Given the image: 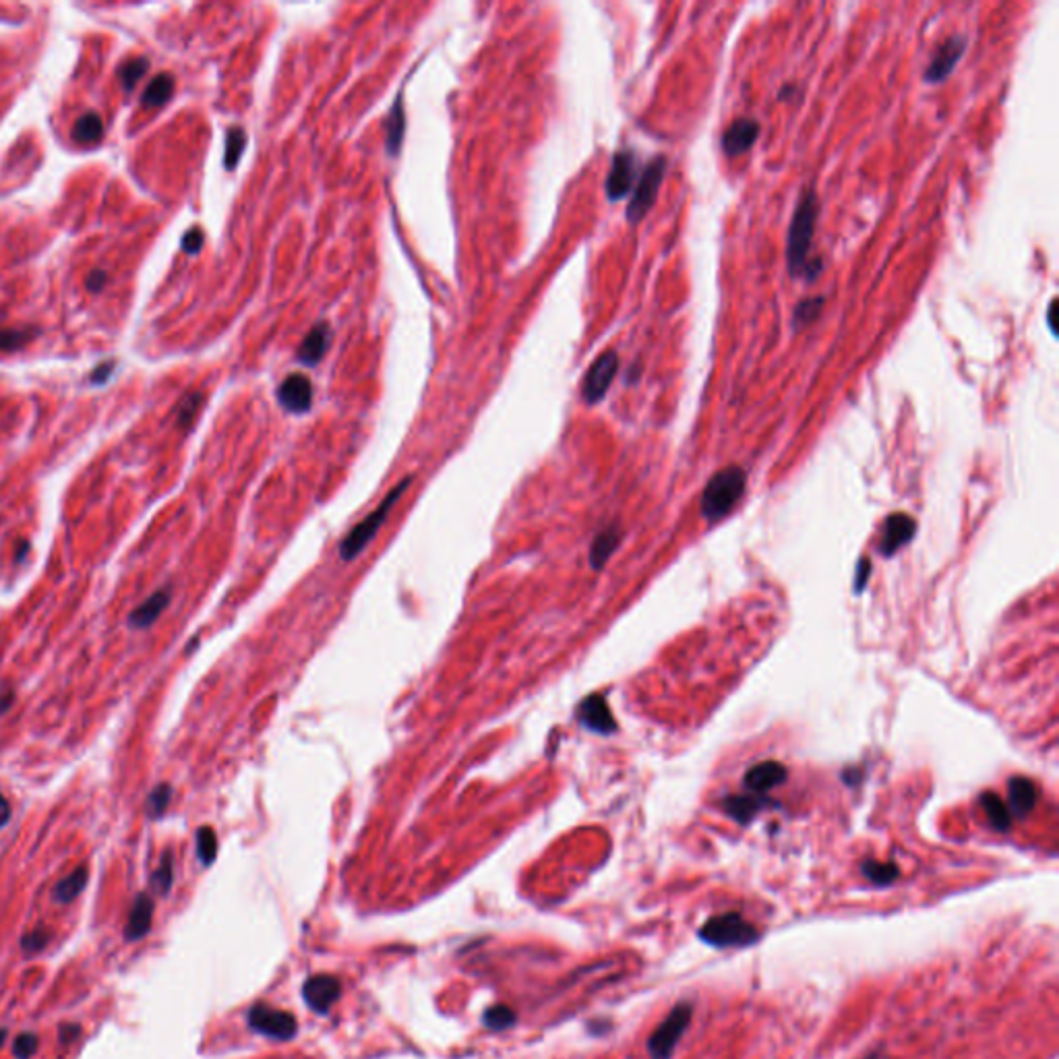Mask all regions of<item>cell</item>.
<instances>
[{
	"mask_svg": "<svg viewBox=\"0 0 1059 1059\" xmlns=\"http://www.w3.org/2000/svg\"><path fill=\"white\" fill-rule=\"evenodd\" d=\"M698 937L707 946L725 948H750L761 940V931L747 921L737 910L714 915L699 927Z\"/></svg>",
	"mask_w": 1059,
	"mask_h": 1059,
	"instance_id": "cell-1",
	"label": "cell"
},
{
	"mask_svg": "<svg viewBox=\"0 0 1059 1059\" xmlns=\"http://www.w3.org/2000/svg\"><path fill=\"white\" fill-rule=\"evenodd\" d=\"M818 213H820L818 197H815L813 191H807L801 197L797 209H794L791 230H788L786 257H788V267H791L793 275L803 273V269H805V265L809 263V248H812V242H813L815 224H818Z\"/></svg>",
	"mask_w": 1059,
	"mask_h": 1059,
	"instance_id": "cell-2",
	"label": "cell"
},
{
	"mask_svg": "<svg viewBox=\"0 0 1059 1059\" xmlns=\"http://www.w3.org/2000/svg\"><path fill=\"white\" fill-rule=\"evenodd\" d=\"M410 484H412V476L404 478L402 482H397L394 489H391L386 499L377 505V508L370 511V514L362 519L359 525H354L352 530L348 532V536L343 538L342 544H340V557L343 561H354L356 557L360 555V552L367 549L370 544V541L377 536V532L381 530V525L386 524V519L389 516V511L394 509V505L400 501L404 492L408 490Z\"/></svg>",
	"mask_w": 1059,
	"mask_h": 1059,
	"instance_id": "cell-3",
	"label": "cell"
},
{
	"mask_svg": "<svg viewBox=\"0 0 1059 1059\" xmlns=\"http://www.w3.org/2000/svg\"><path fill=\"white\" fill-rule=\"evenodd\" d=\"M745 481V472L739 465H731V468L716 472L710 478V482L706 484L704 495H701V514H704V517L710 519V522H718L720 517H725L739 503V499L743 497Z\"/></svg>",
	"mask_w": 1059,
	"mask_h": 1059,
	"instance_id": "cell-4",
	"label": "cell"
},
{
	"mask_svg": "<svg viewBox=\"0 0 1059 1059\" xmlns=\"http://www.w3.org/2000/svg\"><path fill=\"white\" fill-rule=\"evenodd\" d=\"M693 1020V1003L691 1002H679L671 1008L669 1014L663 1022L658 1024L656 1030L647 1038V1054L652 1059H671L681 1038L685 1037L687 1029L691 1027Z\"/></svg>",
	"mask_w": 1059,
	"mask_h": 1059,
	"instance_id": "cell-5",
	"label": "cell"
},
{
	"mask_svg": "<svg viewBox=\"0 0 1059 1059\" xmlns=\"http://www.w3.org/2000/svg\"><path fill=\"white\" fill-rule=\"evenodd\" d=\"M247 1024L253 1033H259L273 1041H292L299 1033V1020L286 1010L273 1008L265 1002L253 1003L247 1014Z\"/></svg>",
	"mask_w": 1059,
	"mask_h": 1059,
	"instance_id": "cell-6",
	"label": "cell"
},
{
	"mask_svg": "<svg viewBox=\"0 0 1059 1059\" xmlns=\"http://www.w3.org/2000/svg\"><path fill=\"white\" fill-rule=\"evenodd\" d=\"M664 172H666V160L664 158H654L650 164L646 166L642 177H639L636 191H633L629 205H627V220H629L631 224L642 221L646 218V213L652 209L654 201H656V197H658L660 185H663Z\"/></svg>",
	"mask_w": 1059,
	"mask_h": 1059,
	"instance_id": "cell-7",
	"label": "cell"
},
{
	"mask_svg": "<svg viewBox=\"0 0 1059 1059\" xmlns=\"http://www.w3.org/2000/svg\"><path fill=\"white\" fill-rule=\"evenodd\" d=\"M619 370V354L615 350H606L592 362L588 373L584 377L582 395L586 404H598L609 391L612 379H615Z\"/></svg>",
	"mask_w": 1059,
	"mask_h": 1059,
	"instance_id": "cell-8",
	"label": "cell"
},
{
	"mask_svg": "<svg viewBox=\"0 0 1059 1059\" xmlns=\"http://www.w3.org/2000/svg\"><path fill=\"white\" fill-rule=\"evenodd\" d=\"M342 995V983L334 975H313L302 985V997L315 1014H327Z\"/></svg>",
	"mask_w": 1059,
	"mask_h": 1059,
	"instance_id": "cell-9",
	"label": "cell"
},
{
	"mask_svg": "<svg viewBox=\"0 0 1059 1059\" xmlns=\"http://www.w3.org/2000/svg\"><path fill=\"white\" fill-rule=\"evenodd\" d=\"M964 50H967V38L964 36L948 38L946 42L937 48L933 58H931V63L925 71L927 83H942V81H946L950 75H952V71L956 69L958 60L962 58Z\"/></svg>",
	"mask_w": 1059,
	"mask_h": 1059,
	"instance_id": "cell-10",
	"label": "cell"
},
{
	"mask_svg": "<svg viewBox=\"0 0 1059 1059\" xmlns=\"http://www.w3.org/2000/svg\"><path fill=\"white\" fill-rule=\"evenodd\" d=\"M280 406L292 414H305L313 406V383L302 373H294L278 387Z\"/></svg>",
	"mask_w": 1059,
	"mask_h": 1059,
	"instance_id": "cell-11",
	"label": "cell"
},
{
	"mask_svg": "<svg viewBox=\"0 0 1059 1059\" xmlns=\"http://www.w3.org/2000/svg\"><path fill=\"white\" fill-rule=\"evenodd\" d=\"M636 182V155L633 152H619L612 158L611 172L606 177V195L611 201L623 199Z\"/></svg>",
	"mask_w": 1059,
	"mask_h": 1059,
	"instance_id": "cell-12",
	"label": "cell"
},
{
	"mask_svg": "<svg viewBox=\"0 0 1059 1059\" xmlns=\"http://www.w3.org/2000/svg\"><path fill=\"white\" fill-rule=\"evenodd\" d=\"M577 718L586 728H590V731H595L598 734H611L617 731V723L615 718H612L611 707L600 693L586 698L582 704H579Z\"/></svg>",
	"mask_w": 1059,
	"mask_h": 1059,
	"instance_id": "cell-13",
	"label": "cell"
},
{
	"mask_svg": "<svg viewBox=\"0 0 1059 1059\" xmlns=\"http://www.w3.org/2000/svg\"><path fill=\"white\" fill-rule=\"evenodd\" d=\"M760 137V123L753 118H737L723 135V150L728 158L745 153Z\"/></svg>",
	"mask_w": 1059,
	"mask_h": 1059,
	"instance_id": "cell-14",
	"label": "cell"
},
{
	"mask_svg": "<svg viewBox=\"0 0 1059 1059\" xmlns=\"http://www.w3.org/2000/svg\"><path fill=\"white\" fill-rule=\"evenodd\" d=\"M153 908H155V905H153L152 894H147V892L137 894V898H135L133 907H131L129 919H126V927H125V940L126 942H139V940H143L147 933H150L152 921H153Z\"/></svg>",
	"mask_w": 1059,
	"mask_h": 1059,
	"instance_id": "cell-15",
	"label": "cell"
},
{
	"mask_svg": "<svg viewBox=\"0 0 1059 1059\" xmlns=\"http://www.w3.org/2000/svg\"><path fill=\"white\" fill-rule=\"evenodd\" d=\"M915 534V519L908 517L905 514H896V516H890L886 519V524H883V530H881V541H880V551L883 555H892L900 549V546H905L910 538Z\"/></svg>",
	"mask_w": 1059,
	"mask_h": 1059,
	"instance_id": "cell-16",
	"label": "cell"
},
{
	"mask_svg": "<svg viewBox=\"0 0 1059 1059\" xmlns=\"http://www.w3.org/2000/svg\"><path fill=\"white\" fill-rule=\"evenodd\" d=\"M788 778L786 768L778 761H764V764L753 766L745 774V786L753 793H768L774 786L785 785Z\"/></svg>",
	"mask_w": 1059,
	"mask_h": 1059,
	"instance_id": "cell-17",
	"label": "cell"
},
{
	"mask_svg": "<svg viewBox=\"0 0 1059 1059\" xmlns=\"http://www.w3.org/2000/svg\"><path fill=\"white\" fill-rule=\"evenodd\" d=\"M329 342H332V327H329V323L327 321L317 323V326L310 329L308 335L300 343L299 360L313 367V364H317L323 359V356H326Z\"/></svg>",
	"mask_w": 1059,
	"mask_h": 1059,
	"instance_id": "cell-18",
	"label": "cell"
},
{
	"mask_svg": "<svg viewBox=\"0 0 1059 1059\" xmlns=\"http://www.w3.org/2000/svg\"><path fill=\"white\" fill-rule=\"evenodd\" d=\"M1008 797H1010V813L1016 818H1027L1037 805V786L1029 778L1014 776L1008 785Z\"/></svg>",
	"mask_w": 1059,
	"mask_h": 1059,
	"instance_id": "cell-19",
	"label": "cell"
},
{
	"mask_svg": "<svg viewBox=\"0 0 1059 1059\" xmlns=\"http://www.w3.org/2000/svg\"><path fill=\"white\" fill-rule=\"evenodd\" d=\"M170 600H172V590L166 586V588L155 592V595H152L143 604H139L137 609L131 612L129 623L133 627H137V629H145V627H150L152 623H155V621L160 619L161 612L166 611V606L170 604Z\"/></svg>",
	"mask_w": 1059,
	"mask_h": 1059,
	"instance_id": "cell-20",
	"label": "cell"
},
{
	"mask_svg": "<svg viewBox=\"0 0 1059 1059\" xmlns=\"http://www.w3.org/2000/svg\"><path fill=\"white\" fill-rule=\"evenodd\" d=\"M87 880H90V869L85 865L77 867L75 872H71L66 878L60 880L56 886H54V900L60 902V905H69L77 898V896L83 892L85 886H87Z\"/></svg>",
	"mask_w": 1059,
	"mask_h": 1059,
	"instance_id": "cell-21",
	"label": "cell"
},
{
	"mask_svg": "<svg viewBox=\"0 0 1059 1059\" xmlns=\"http://www.w3.org/2000/svg\"><path fill=\"white\" fill-rule=\"evenodd\" d=\"M621 541V532L617 525H611V528H606L600 532V534L595 538V543H592V549H590V565L592 569H603L606 561H609L612 552L619 546Z\"/></svg>",
	"mask_w": 1059,
	"mask_h": 1059,
	"instance_id": "cell-22",
	"label": "cell"
},
{
	"mask_svg": "<svg viewBox=\"0 0 1059 1059\" xmlns=\"http://www.w3.org/2000/svg\"><path fill=\"white\" fill-rule=\"evenodd\" d=\"M861 873L867 881H872L873 886L880 888H886L900 878V869L896 863H881L873 859L861 863Z\"/></svg>",
	"mask_w": 1059,
	"mask_h": 1059,
	"instance_id": "cell-23",
	"label": "cell"
},
{
	"mask_svg": "<svg viewBox=\"0 0 1059 1059\" xmlns=\"http://www.w3.org/2000/svg\"><path fill=\"white\" fill-rule=\"evenodd\" d=\"M174 93V77L170 73H160V75H155L150 85H147V90L143 91V106L145 108H160L164 106L168 100L172 98Z\"/></svg>",
	"mask_w": 1059,
	"mask_h": 1059,
	"instance_id": "cell-24",
	"label": "cell"
},
{
	"mask_svg": "<svg viewBox=\"0 0 1059 1059\" xmlns=\"http://www.w3.org/2000/svg\"><path fill=\"white\" fill-rule=\"evenodd\" d=\"M102 133H104V123L96 112L83 114V117H79L77 123L73 125V139H75L77 143H81V145L96 143V141L102 139Z\"/></svg>",
	"mask_w": 1059,
	"mask_h": 1059,
	"instance_id": "cell-25",
	"label": "cell"
},
{
	"mask_svg": "<svg viewBox=\"0 0 1059 1059\" xmlns=\"http://www.w3.org/2000/svg\"><path fill=\"white\" fill-rule=\"evenodd\" d=\"M981 803H983L985 813H987V820L991 821V826H994L997 832H1008L1010 826H1011V813H1010L1006 803H1003L994 793H985L981 797Z\"/></svg>",
	"mask_w": 1059,
	"mask_h": 1059,
	"instance_id": "cell-26",
	"label": "cell"
},
{
	"mask_svg": "<svg viewBox=\"0 0 1059 1059\" xmlns=\"http://www.w3.org/2000/svg\"><path fill=\"white\" fill-rule=\"evenodd\" d=\"M406 114H404V106H402V98L395 100L394 108H391L389 112V126H387V152L389 153H397L400 152V145H402V139H404V129H406Z\"/></svg>",
	"mask_w": 1059,
	"mask_h": 1059,
	"instance_id": "cell-27",
	"label": "cell"
},
{
	"mask_svg": "<svg viewBox=\"0 0 1059 1059\" xmlns=\"http://www.w3.org/2000/svg\"><path fill=\"white\" fill-rule=\"evenodd\" d=\"M725 809L733 820L739 821V824H750V821L753 820V815L761 809V799L760 797H731L726 801Z\"/></svg>",
	"mask_w": 1059,
	"mask_h": 1059,
	"instance_id": "cell-28",
	"label": "cell"
},
{
	"mask_svg": "<svg viewBox=\"0 0 1059 1059\" xmlns=\"http://www.w3.org/2000/svg\"><path fill=\"white\" fill-rule=\"evenodd\" d=\"M174 883V855L168 851L160 861V867L152 875V890L155 894L166 896Z\"/></svg>",
	"mask_w": 1059,
	"mask_h": 1059,
	"instance_id": "cell-29",
	"label": "cell"
},
{
	"mask_svg": "<svg viewBox=\"0 0 1059 1059\" xmlns=\"http://www.w3.org/2000/svg\"><path fill=\"white\" fill-rule=\"evenodd\" d=\"M826 305V299L824 296H815V299H805L801 300L797 307H794V313H793V326L794 327H805L809 323L818 319V315L821 313V308Z\"/></svg>",
	"mask_w": 1059,
	"mask_h": 1059,
	"instance_id": "cell-30",
	"label": "cell"
},
{
	"mask_svg": "<svg viewBox=\"0 0 1059 1059\" xmlns=\"http://www.w3.org/2000/svg\"><path fill=\"white\" fill-rule=\"evenodd\" d=\"M247 147V133L239 129V126H234V129L228 131L226 135V152H224V166L228 170H234L236 164H239L242 152H245Z\"/></svg>",
	"mask_w": 1059,
	"mask_h": 1059,
	"instance_id": "cell-31",
	"label": "cell"
},
{
	"mask_svg": "<svg viewBox=\"0 0 1059 1059\" xmlns=\"http://www.w3.org/2000/svg\"><path fill=\"white\" fill-rule=\"evenodd\" d=\"M517 1016L516 1011L508 1008V1006H490L487 1011L482 1014V1024L490 1030H505V1029H511L516 1024Z\"/></svg>",
	"mask_w": 1059,
	"mask_h": 1059,
	"instance_id": "cell-32",
	"label": "cell"
},
{
	"mask_svg": "<svg viewBox=\"0 0 1059 1059\" xmlns=\"http://www.w3.org/2000/svg\"><path fill=\"white\" fill-rule=\"evenodd\" d=\"M197 856L205 867L212 865L218 856V836H215L213 828L204 826L197 829Z\"/></svg>",
	"mask_w": 1059,
	"mask_h": 1059,
	"instance_id": "cell-33",
	"label": "cell"
},
{
	"mask_svg": "<svg viewBox=\"0 0 1059 1059\" xmlns=\"http://www.w3.org/2000/svg\"><path fill=\"white\" fill-rule=\"evenodd\" d=\"M170 799H172V786L166 785V782H161L153 788L150 793V797H147V815H150L152 820H160L161 815L166 813L168 805H170Z\"/></svg>",
	"mask_w": 1059,
	"mask_h": 1059,
	"instance_id": "cell-34",
	"label": "cell"
},
{
	"mask_svg": "<svg viewBox=\"0 0 1059 1059\" xmlns=\"http://www.w3.org/2000/svg\"><path fill=\"white\" fill-rule=\"evenodd\" d=\"M147 69H150V63H147V58L137 56V58L129 60V63H125V66L118 73L120 83H123L125 90H133V87L137 85L141 79H143Z\"/></svg>",
	"mask_w": 1059,
	"mask_h": 1059,
	"instance_id": "cell-35",
	"label": "cell"
},
{
	"mask_svg": "<svg viewBox=\"0 0 1059 1059\" xmlns=\"http://www.w3.org/2000/svg\"><path fill=\"white\" fill-rule=\"evenodd\" d=\"M201 404H204V394H199V391L188 394L185 400L180 402L178 412H177V422H178L180 429L191 427V422L195 421V416H197V412H199Z\"/></svg>",
	"mask_w": 1059,
	"mask_h": 1059,
	"instance_id": "cell-36",
	"label": "cell"
},
{
	"mask_svg": "<svg viewBox=\"0 0 1059 1059\" xmlns=\"http://www.w3.org/2000/svg\"><path fill=\"white\" fill-rule=\"evenodd\" d=\"M33 337L31 329H4L0 332V352H13V350L23 348L30 343Z\"/></svg>",
	"mask_w": 1059,
	"mask_h": 1059,
	"instance_id": "cell-37",
	"label": "cell"
},
{
	"mask_svg": "<svg viewBox=\"0 0 1059 1059\" xmlns=\"http://www.w3.org/2000/svg\"><path fill=\"white\" fill-rule=\"evenodd\" d=\"M52 933L46 927H36L22 937V948L25 954H38L50 943Z\"/></svg>",
	"mask_w": 1059,
	"mask_h": 1059,
	"instance_id": "cell-38",
	"label": "cell"
},
{
	"mask_svg": "<svg viewBox=\"0 0 1059 1059\" xmlns=\"http://www.w3.org/2000/svg\"><path fill=\"white\" fill-rule=\"evenodd\" d=\"M38 1043H39L38 1035L22 1033L15 1038V1045H13V1054H15L17 1059H30L38 1051Z\"/></svg>",
	"mask_w": 1059,
	"mask_h": 1059,
	"instance_id": "cell-39",
	"label": "cell"
},
{
	"mask_svg": "<svg viewBox=\"0 0 1059 1059\" xmlns=\"http://www.w3.org/2000/svg\"><path fill=\"white\" fill-rule=\"evenodd\" d=\"M204 232H201L199 228H191V230L185 234V239H182V251L188 255H197L201 251V247H204Z\"/></svg>",
	"mask_w": 1059,
	"mask_h": 1059,
	"instance_id": "cell-40",
	"label": "cell"
},
{
	"mask_svg": "<svg viewBox=\"0 0 1059 1059\" xmlns=\"http://www.w3.org/2000/svg\"><path fill=\"white\" fill-rule=\"evenodd\" d=\"M106 278L108 275H106L104 269H93V272L87 275L85 286H87V290H90V292H100V290H102L106 284Z\"/></svg>",
	"mask_w": 1059,
	"mask_h": 1059,
	"instance_id": "cell-41",
	"label": "cell"
},
{
	"mask_svg": "<svg viewBox=\"0 0 1059 1059\" xmlns=\"http://www.w3.org/2000/svg\"><path fill=\"white\" fill-rule=\"evenodd\" d=\"M79 1035H81L79 1024H63V1027H60V1043L63 1045L73 1043Z\"/></svg>",
	"mask_w": 1059,
	"mask_h": 1059,
	"instance_id": "cell-42",
	"label": "cell"
},
{
	"mask_svg": "<svg viewBox=\"0 0 1059 1059\" xmlns=\"http://www.w3.org/2000/svg\"><path fill=\"white\" fill-rule=\"evenodd\" d=\"M112 370H114V364L112 362L100 364V367L91 373V383H96V386H98V383H106V379H108V377H110Z\"/></svg>",
	"mask_w": 1059,
	"mask_h": 1059,
	"instance_id": "cell-43",
	"label": "cell"
},
{
	"mask_svg": "<svg viewBox=\"0 0 1059 1059\" xmlns=\"http://www.w3.org/2000/svg\"><path fill=\"white\" fill-rule=\"evenodd\" d=\"M9 820H11V805H9V801L4 799V794L0 793V829L9 824Z\"/></svg>",
	"mask_w": 1059,
	"mask_h": 1059,
	"instance_id": "cell-44",
	"label": "cell"
},
{
	"mask_svg": "<svg viewBox=\"0 0 1059 1059\" xmlns=\"http://www.w3.org/2000/svg\"><path fill=\"white\" fill-rule=\"evenodd\" d=\"M1055 310H1057V299H1054V300H1051V305H1049V313H1047V315H1049V329H1051V334H1054V335H1057V329H1055V327H1054V319H1055Z\"/></svg>",
	"mask_w": 1059,
	"mask_h": 1059,
	"instance_id": "cell-45",
	"label": "cell"
},
{
	"mask_svg": "<svg viewBox=\"0 0 1059 1059\" xmlns=\"http://www.w3.org/2000/svg\"><path fill=\"white\" fill-rule=\"evenodd\" d=\"M861 1059H881V1051L880 1049H873V1051H869L867 1055H863Z\"/></svg>",
	"mask_w": 1059,
	"mask_h": 1059,
	"instance_id": "cell-46",
	"label": "cell"
},
{
	"mask_svg": "<svg viewBox=\"0 0 1059 1059\" xmlns=\"http://www.w3.org/2000/svg\"><path fill=\"white\" fill-rule=\"evenodd\" d=\"M6 1035H9V1033H6V1029H0V1047H3Z\"/></svg>",
	"mask_w": 1059,
	"mask_h": 1059,
	"instance_id": "cell-47",
	"label": "cell"
}]
</instances>
